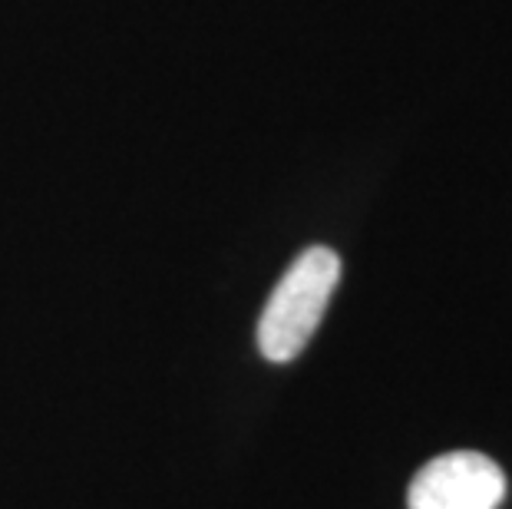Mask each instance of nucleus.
I'll return each instance as SVG.
<instances>
[{"label":"nucleus","mask_w":512,"mask_h":509,"mask_svg":"<svg viewBox=\"0 0 512 509\" xmlns=\"http://www.w3.org/2000/svg\"><path fill=\"white\" fill-rule=\"evenodd\" d=\"M337 281H341V258L331 248L314 245L294 258L258 321V348L271 364H288L308 348Z\"/></svg>","instance_id":"f257e3e1"},{"label":"nucleus","mask_w":512,"mask_h":509,"mask_svg":"<svg viewBox=\"0 0 512 509\" xmlns=\"http://www.w3.org/2000/svg\"><path fill=\"white\" fill-rule=\"evenodd\" d=\"M506 473L476 450H453L430 460L407 490L410 509H499Z\"/></svg>","instance_id":"f03ea898"}]
</instances>
